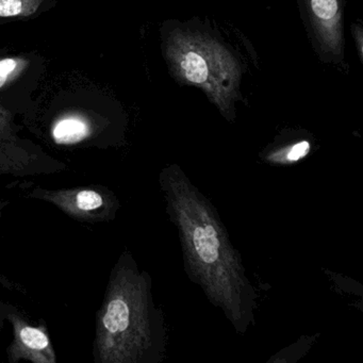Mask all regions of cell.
<instances>
[{
	"label": "cell",
	"mask_w": 363,
	"mask_h": 363,
	"mask_svg": "<svg viewBox=\"0 0 363 363\" xmlns=\"http://www.w3.org/2000/svg\"><path fill=\"white\" fill-rule=\"evenodd\" d=\"M161 50L169 75L180 86H193L222 113L243 99V61L209 21L167 20L160 28Z\"/></svg>",
	"instance_id": "1"
},
{
	"label": "cell",
	"mask_w": 363,
	"mask_h": 363,
	"mask_svg": "<svg viewBox=\"0 0 363 363\" xmlns=\"http://www.w3.org/2000/svg\"><path fill=\"white\" fill-rule=\"evenodd\" d=\"M296 3L303 28L318 60L325 65L343 62L347 0H296Z\"/></svg>",
	"instance_id": "2"
},
{
	"label": "cell",
	"mask_w": 363,
	"mask_h": 363,
	"mask_svg": "<svg viewBox=\"0 0 363 363\" xmlns=\"http://www.w3.org/2000/svg\"><path fill=\"white\" fill-rule=\"evenodd\" d=\"M10 111L0 106V175L30 176L62 171L65 165L21 144Z\"/></svg>",
	"instance_id": "3"
},
{
	"label": "cell",
	"mask_w": 363,
	"mask_h": 363,
	"mask_svg": "<svg viewBox=\"0 0 363 363\" xmlns=\"http://www.w3.org/2000/svg\"><path fill=\"white\" fill-rule=\"evenodd\" d=\"M6 318L11 323V342L8 346V361H30L35 363L57 362L56 352L44 326H35L10 306Z\"/></svg>",
	"instance_id": "4"
},
{
	"label": "cell",
	"mask_w": 363,
	"mask_h": 363,
	"mask_svg": "<svg viewBox=\"0 0 363 363\" xmlns=\"http://www.w3.org/2000/svg\"><path fill=\"white\" fill-rule=\"evenodd\" d=\"M29 197L54 203L69 218L80 222L99 223L107 211V199L99 186L52 191L35 186Z\"/></svg>",
	"instance_id": "5"
},
{
	"label": "cell",
	"mask_w": 363,
	"mask_h": 363,
	"mask_svg": "<svg viewBox=\"0 0 363 363\" xmlns=\"http://www.w3.org/2000/svg\"><path fill=\"white\" fill-rule=\"evenodd\" d=\"M96 123L84 112L72 111L60 114L50 125V137L60 146H78L96 140Z\"/></svg>",
	"instance_id": "6"
},
{
	"label": "cell",
	"mask_w": 363,
	"mask_h": 363,
	"mask_svg": "<svg viewBox=\"0 0 363 363\" xmlns=\"http://www.w3.org/2000/svg\"><path fill=\"white\" fill-rule=\"evenodd\" d=\"M193 242L195 250L205 263H213L218 259V248L220 242L218 239V233L211 225L197 227L193 233Z\"/></svg>",
	"instance_id": "7"
},
{
	"label": "cell",
	"mask_w": 363,
	"mask_h": 363,
	"mask_svg": "<svg viewBox=\"0 0 363 363\" xmlns=\"http://www.w3.org/2000/svg\"><path fill=\"white\" fill-rule=\"evenodd\" d=\"M30 65L26 57L11 56L0 58V93L7 90L24 75Z\"/></svg>",
	"instance_id": "8"
},
{
	"label": "cell",
	"mask_w": 363,
	"mask_h": 363,
	"mask_svg": "<svg viewBox=\"0 0 363 363\" xmlns=\"http://www.w3.org/2000/svg\"><path fill=\"white\" fill-rule=\"evenodd\" d=\"M44 0H0V18H29L35 16Z\"/></svg>",
	"instance_id": "9"
},
{
	"label": "cell",
	"mask_w": 363,
	"mask_h": 363,
	"mask_svg": "<svg viewBox=\"0 0 363 363\" xmlns=\"http://www.w3.org/2000/svg\"><path fill=\"white\" fill-rule=\"evenodd\" d=\"M350 33L354 38V44H356L357 52H358L359 59L363 62V29L361 24H352L350 27Z\"/></svg>",
	"instance_id": "10"
},
{
	"label": "cell",
	"mask_w": 363,
	"mask_h": 363,
	"mask_svg": "<svg viewBox=\"0 0 363 363\" xmlns=\"http://www.w3.org/2000/svg\"><path fill=\"white\" fill-rule=\"evenodd\" d=\"M310 145L308 142L303 141L301 143L296 144L293 146L292 150H290L288 155V159L291 161H296L298 159L303 158L309 152Z\"/></svg>",
	"instance_id": "11"
},
{
	"label": "cell",
	"mask_w": 363,
	"mask_h": 363,
	"mask_svg": "<svg viewBox=\"0 0 363 363\" xmlns=\"http://www.w3.org/2000/svg\"><path fill=\"white\" fill-rule=\"evenodd\" d=\"M10 201H3V199H0V218H1V216H3L4 210H5V208L7 207L8 205H9Z\"/></svg>",
	"instance_id": "12"
}]
</instances>
